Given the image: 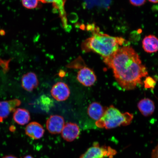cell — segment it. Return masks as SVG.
<instances>
[{
    "label": "cell",
    "mask_w": 158,
    "mask_h": 158,
    "mask_svg": "<svg viewBox=\"0 0 158 158\" xmlns=\"http://www.w3.org/2000/svg\"><path fill=\"white\" fill-rule=\"evenodd\" d=\"M106 65L113 70L118 84L126 90H133L142 84V79L148 75L147 69L132 47L120 48L108 58L104 59Z\"/></svg>",
    "instance_id": "cell-1"
},
{
    "label": "cell",
    "mask_w": 158,
    "mask_h": 158,
    "mask_svg": "<svg viewBox=\"0 0 158 158\" xmlns=\"http://www.w3.org/2000/svg\"><path fill=\"white\" fill-rule=\"evenodd\" d=\"M87 29L91 31L92 35L82 42V51L96 53L103 59L113 54L126 42L122 37L110 36L100 32L94 24L89 25Z\"/></svg>",
    "instance_id": "cell-2"
},
{
    "label": "cell",
    "mask_w": 158,
    "mask_h": 158,
    "mask_svg": "<svg viewBox=\"0 0 158 158\" xmlns=\"http://www.w3.org/2000/svg\"><path fill=\"white\" fill-rule=\"evenodd\" d=\"M133 115L129 112L122 113L113 106L106 108L101 118L96 122V125L100 128L112 129L120 126H126L131 123Z\"/></svg>",
    "instance_id": "cell-3"
},
{
    "label": "cell",
    "mask_w": 158,
    "mask_h": 158,
    "mask_svg": "<svg viewBox=\"0 0 158 158\" xmlns=\"http://www.w3.org/2000/svg\"><path fill=\"white\" fill-rule=\"evenodd\" d=\"M116 153V150L111 147H101L95 143L79 158H112Z\"/></svg>",
    "instance_id": "cell-4"
},
{
    "label": "cell",
    "mask_w": 158,
    "mask_h": 158,
    "mask_svg": "<svg viewBox=\"0 0 158 158\" xmlns=\"http://www.w3.org/2000/svg\"><path fill=\"white\" fill-rule=\"evenodd\" d=\"M39 1L43 3H52L54 9L59 13L63 27L68 31L70 29L65 9V4L66 0H39Z\"/></svg>",
    "instance_id": "cell-5"
},
{
    "label": "cell",
    "mask_w": 158,
    "mask_h": 158,
    "mask_svg": "<svg viewBox=\"0 0 158 158\" xmlns=\"http://www.w3.org/2000/svg\"><path fill=\"white\" fill-rule=\"evenodd\" d=\"M51 95L58 101H64L70 96V92L68 85L62 82H57L51 89Z\"/></svg>",
    "instance_id": "cell-6"
},
{
    "label": "cell",
    "mask_w": 158,
    "mask_h": 158,
    "mask_svg": "<svg viewBox=\"0 0 158 158\" xmlns=\"http://www.w3.org/2000/svg\"><path fill=\"white\" fill-rule=\"evenodd\" d=\"M77 78L81 84L86 87L93 85L97 81L94 71L86 67H84L78 71Z\"/></svg>",
    "instance_id": "cell-7"
},
{
    "label": "cell",
    "mask_w": 158,
    "mask_h": 158,
    "mask_svg": "<svg viewBox=\"0 0 158 158\" xmlns=\"http://www.w3.org/2000/svg\"><path fill=\"white\" fill-rule=\"evenodd\" d=\"M65 124L64 120L62 116L52 115L47 120L46 128L51 134H56L62 132Z\"/></svg>",
    "instance_id": "cell-8"
},
{
    "label": "cell",
    "mask_w": 158,
    "mask_h": 158,
    "mask_svg": "<svg viewBox=\"0 0 158 158\" xmlns=\"http://www.w3.org/2000/svg\"><path fill=\"white\" fill-rule=\"evenodd\" d=\"M21 104V101L17 99L0 102V123L7 118L11 112L15 111V108Z\"/></svg>",
    "instance_id": "cell-9"
},
{
    "label": "cell",
    "mask_w": 158,
    "mask_h": 158,
    "mask_svg": "<svg viewBox=\"0 0 158 158\" xmlns=\"http://www.w3.org/2000/svg\"><path fill=\"white\" fill-rule=\"evenodd\" d=\"M62 136L68 142H72L79 137L80 129L76 123L69 122L64 124L62 132Z\"/></svg>",
    "instance_id": "cell-10"
},
{
    "label": "cell",
    "mask_w": 158,
    "mask_h": 158,
    "mask_svg": "<svg viewBox=\"0 0 158 158\" xmlns=\"http://www.w3.org/2000/svg\"><path fill=\"white\" fill-rule=\"evenodd\" d=\"M45 130L42 125L38 122H33L29 123L25 128V133L34 139H38L43 137Z\"/></svg>",
    "instance_id": "cell-11"
},
{
    "label": "cell",
    "mask_w": 158,
    "mask_h": 158,
    "mask_svg": "<svg viewBox=\"0 0 158 158\" xmlns=\"http://www.w3.org/2000/svg\"><path fill=\"white\" fill-rule=\"evenodd\" d=\"M22 86L26 90L31 92L39 85L36 75L33 72H29L23 75L21 80Z\"/></svg>",
    "instance_id": "cell-12"
},
{
    "label": "cell",
    "mask_w": 158,
    "mask_h": 158,
    "mask_svg": "<svg viewBox=\"0 0 158 158\" xmlns=\"http://www.w3.org/2000/svg\"><path fill=\"white\" fill-rule=\"evenodd\" d=\"M142 45L144 50L148 53H153L158 51V38L153 35L144 37Z\"/></svg>",
    "instance_id": "cell-13"
},
{
    "label": "cell",
    "mask_w": 158,
    "mask_h": 158,
    "mask_svg": "<svg viewBox=\"0 0 158 158\" xmlns=\"http://www.w3.org/2000/svg\"><path fill=\"white\" fill-rule=\"evenodd\" d=\"M138 108L144 116H149L154 113L155 106L153 101L149 98H144L138 102Z\"/></svg>",
    "instance_id": "cell-14"
},
{
    "label": "cell",
    "mask_w": 158,
    "mask_h": 158,
    "mask_svg": "<svg viewBox=\"0 0 158 158\" xmlns=\"http://www.w3.org/2000/svg\"><path fill=\"white\" fill-rule=\"evenodd\" d=\"M106 108L98 102H93L88 106V115L92 119L97 121L103 116Z\"/></svg>",
    "instance_id": "cell-15"
},
{
    "label": "cell",
    "mask_w": 158,
    "mask_h": 158,
    "mask_svg": "<svg viewBox=\"0 0 158 158\" xmlns=\"http://www.w3.org/2000/svg\"><path fill=\"white\" fill-rule=\"evenodd\" d=\"M13 118L16 123L19 125H24L30 120V114L28 110L25 109L17 108L14 113Z\"/></svg>",
    "instance_id": "cell-16"
},
{
    "label": "cell",
    "mask_w": 158,
    "mask_h": 158,
    "mask_svg": "<svg viewBox=\"0 0 158 158\" xmlns=\"http://www.w3.org/2000/svg\"><path fill=\"white\" fill-rule=\"evenodd\" d=\"M40 102L41 107L44 110H49L53 106V101L50 97L45 95L41 96L40 98Z\"/></svg>",
    "instance_id": "cell-17"
},
{
    "label": "cell",
    "mask_w": 158,
    "mask_h": 158,
    "mask_svg": "<svg viewBox=\"0 0 158 158\" xmlns=\"http://www.w3.org/2000/svg\"><path fill=\"white\" fill-rule=\"evenodd\" d=\"M39 0H22L23 6L27 9H34L38 7Z\"/></svg>",
    "instance_id": "cell-18"
},
{
    "label": "cell",
    "mask_w": 158,
    "mask_h": 158,
    "mask_svg": "<svg viewBox=\"0 0 158 158\" xmlns=\"http://www.w3.org/2000/svg\"><path fill=\"white\" fill-rule=\"evenodd\" d=\"M144 83L146 88L153 89L155 88L156 81L155 80L151 77H149L146 78L144 81Z\"/></svg>",
    "instance_id": "cell-19"
},
{
    "label": "cell",
    "mask_w": 158,
    "mask_h": 158,
    "mask_svg": "<svg viewBox=\"0 0 158 158\" xmlns=\"http://www.w3.org/2000/svg\"><path fill=\"white\" fill-rule=\"evenodd\" d=\"M132 5L135 6H141L143 5L146 2V0H129Z\"/></svg>",
    "instance_id": "cell-20"
},
{
    "label": "cell",
    "mask_w": 158,
    "mask_h": 158,
    "mask_svg": "<svg viewBox=\"0 0 158 158\" xmlns=\"http://www.w3.org/2000/svg\"><path fill=\"white\" fill-rule=\"evenodd\" d=\"M152 158H158V144L152 152Z\"/></svg>",
    "instance_id": "cell-21"
},
{
    "label": "cell",
    "mask_w": 158,
    "mask_h": 158,
    "mask_svg": "<svg viewBox=\"0 0 158 158\" xmlns=\"http://www.w3.org/2000/svg\"><path fill=\"white\" fill-rule=\"evenodd\" d=\"M2 158H17V157L13 155L6 156Z\"/></svg>",
    "instance_id": "cell-22"
},
{
    "label": "cell",
    "mask_w": 158,
    "mask_h": 158,
    "mask_svg": "<svg viewBox=\"0 0 158 158\" xmlns=\"http://www.w3.org/2000/svg\"><path fill=\"white\" fill-rule=\"evenodd\" d=\"M150 2L153 3H158V0H148Z\"/></svg>",
    "instance_id": "cell-23"
},
{
    "label": "cell",
    "mask_w": 158,
    "mask_h": 158,
    "mask_svg": "<svg viewBox=\"0 0 158 158\" xmlns=\"http://www.w3.org/2000/svg\"><path fill=\"white\" fill-rule=\"evenodd\" d=\"M13 126H11V127H10V130L11 131H15V128L14 127L13 128Z\"/></svg>",
    "instance_id": "cell-24"
},
{
    "label": "cell",
    "mask_w": 158,
    "mask_h": 158,
    "mask_svg": "<svg viewBox=\"0 0 158 158\" xmlns=\"http://www.w3.org/2000/svg\"><path fill=\"white\" fill-rule=\"evenodd\" d=\"M33 158V157L31 156L30 155H27V156H25L24 157V158Z\"/></svg>",
    "instance_id": "cell-25"
}]
</instances>
